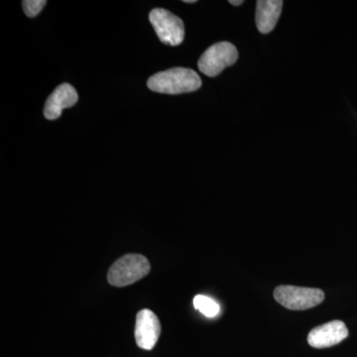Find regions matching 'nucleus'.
I'll return each instance as SVG.
<instances>
[{
  "instance_id": "obj_1",
  "label": "nucleus",
  "mask_w": 357,
  "mask_h": 357,
  "mask_svg": "<svg viewBox=\"0 0 357 357\" xmlns=\"http://www.w3.org/2000/svg\"><path fill=\"white\" fill-rule=\"evenodd\" d=\"M151 91L167 95L192 93L202 86V79L194 70L173 68L153 75L147 82Z\"/></svg>"
},
{
  "instance_id": "obj_2",
  "label": "nucleus",
  "mask_w": 357,
  "mask_h": 357,
  "mask_svg": "<svg viewBox=\"0 0 357 357\" xmlns=\"http://www.w3.org/2000/svg\"><path fill=\"white\" fill-rule=\"evenodd\" d=\"M150 269V263L145 256L126 255L112 265L107 280L114 287H126L144 278Z\"/></svg>"
},
{
  "instance_id": "obj_3",
  "label": "nucleus",
  "mask_w": 357,
  "mask_h": 357,
  "mask_svg": "<svg viewBox=\"0 0 357 357\" xmlns=\"http://www.w3.org/2000/svg\"><path fill=\"white\" fill-rule=\"evenodd\" d=\"M274 298L286 309L304 311L321 304L325 300V293L321 289L282 285L275 289Z\"/></svg>"
},
{
  "instance_id": "obj_4",
  "label": "nucleus",
  "mask_w": 357,
  "mask_h": 357,
  "mask_svg": "<svg viewBox=\"0 0 357 357\" xmlns=\"http://www.w3.org/2000/svg\"><path fill=\"white\" fill-rule=\"evenodd\" d=\"M238 52L234 44L220 42L211 46L198 62L199 70L208 77H215L229 66L236 64Z\"/></svg>"
},
{
  "instance_id": "obj_5",
  "label": "nucleus",
  "mask_w": 357,
  "mask_h": 357,
  "mask_svg": "<svg viewBox=\"0 0 357 357\" xmlns=\"http://www.w3.org/2000/svg\"><path fill=\"white\" fill-rule=\"evenodd\" d=\"M149 20L162 43L178 46L184 41V23L170 11L155 8L149 14Z\"/></svg>"
},
{
  "instance_id": "obj_6",
  "label": "nucleus",
  "mask_w": 357,
  "mask_h": 357,
  "mask_svg": "<svg viewBox=\"0 0 357 357\" xmlns=\"http://www.w3.org/2000/svg\"><path fill=\"white\" fill-rule=\"evenodd\" d=\"M135 340L138 347L146 351L154 349L161 335L158 317L150 310H141L136 316Z\"/></svg>"
},
{
  "instance_id": "obj_7",
  "label": "nucleus",
  "mask_w": 357,
  "mask_h": 357,
  "mask_svg": "<svg viewBox=\"0 0 357 357\" xmlns=\"http://www.w3.org/2000/svg\"><path fill=\"white\" fill-rule=\"evenodd\" d=\"M349 337V330L344 321H332L312 328L307 335V342L314 349H326L340 344Z\"/></svg>"
},
{
  "instance_id": "obj_8",
  "label": "nucleus",
  "mask_w": 357,
  "mask_h": 357,
  "mask_svg": "<svg viewBox=\"0 0 357 357\" xmlns=\"http://www.w3.org/2000/svg\"><path fill=\"white\" fill-rule=\"evenodd\" d=\"M79 96L74 86L62 84L49 96L45 105L44 115L49 121H55L62 114L63 109L76 105Z\"/></svg>"
},
{
  "instance_id": "obj_9",
  "label": "nucleus",
  "mask_w": 357,
  "mask_h": 357,
  "mask_svg": "<svg viewBox=\"0 0 357 357\" xmlns=\"http://www.w3.org/2000/svg\"><path fill=\"white\" fill-rule=\"evenodd\" d=\"M283 1L281 0H260L256 6V25L262 34L274 29L280 18Z\"/></svg>"
},
{
  "instance_id": "obj_10",
  "label": "nucleus",
  "mask_w": 357,
  "mask_h": 357,
  "mask_svg": "<svg viewBox=\"0 0 357 357\" xmlns=\"http://www.w3.org/2000/svg\"><path fill=\"white\" fill-rule=\"evenodd\" d=\"M194 306L208 318H215L220 311V305L215 300L204 295H197L194 298Z\"/></svg>"
},
{
  "instance_id": "obj_11",
  "label": "nucleus",
  "mask_w": 357,
  "mask_h": 357,
  "mask_svg": "<svg viewBox=\"0 0 357 357\" xmlns=\"http://www.w3.org/2000/svg\"><path fill=\"white\" fill-rule=\"evenodd\" d=\"M46 3V0H24L22 1L24 13L30 18L36 17Z\"/></svg>"
},
{
  "instance_id": "obj_12",
  "label": "nucleus",
  "mask_w": 357,
  "mask_h": 357,
  "mask_svg": "<svg viewBox=\"0 0 357 357\" xmlns=\"http://www.w3.org/2000/svg\"><path fill=\"white\" fill-rule=\"evenodd\" d=\"M229 3L232 4V6H241V4H243V0H238V1H234V0H230Z\"/></svg>"
},
{
  "instance_id": "obj_13",
  "label": "nucleus",
  "mask_w": 357,
  "mask_h": 357,
  "mask_svg": "<svg viewBox=\"0 0 357 357\" xmlns=\"http://www.w3.org/2000/svg\"><path fill=\"white\" fill-rule=\"evenodd\" d=\"M185 3H196V0H185Z\"/></svg>"
}]
</instances>
